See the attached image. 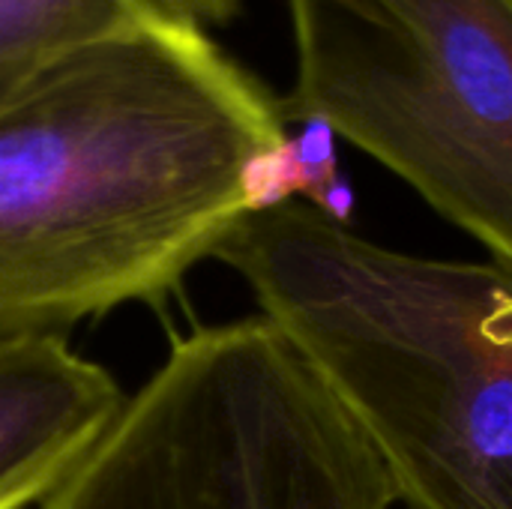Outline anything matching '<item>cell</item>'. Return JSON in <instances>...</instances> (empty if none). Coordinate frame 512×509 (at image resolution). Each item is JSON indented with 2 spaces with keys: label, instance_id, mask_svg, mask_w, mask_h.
Returning <instances> with one entry per match:
<instances>
[{
  "label": "cell",
  "instance_id": "1",
  "mask_svg": "<svg viewBox=\"0 0 512 509\" xmlns=\"http://www.w3.org/2000/svg\"><path fill=\"white\" fill-rule=\"evenodd\" d=\"M285 135L279 99L156 6L60 60L0 108V339L162 303Z\"/></svg>",
  "mask_w": 512,
  "mask_h": 509
},
{
  "label": "cell",
  "instance_id": "2",
  "mask_svg": "<svg viewBox=\"0 0 512 509\" xmlns=\"http://www.w3.org/2000/svg\"><path fill=\"white\" fill-rule=\"evenodd\" d=\"M240 273L414 509H512V270L393 252L306 201L240 216Z\"/></svg>",
  "mask_w": 512,
  "mask_h": 509
},
{
  "label": "cell",
  "instance_id": "3",
  "mask_svg": "<svg viewBox=\"0 0 512 509\" xmlns=\"http://www.w3.org/2000/svg\"><path fill=\"white\" fill-rule=\"evenodd\" d=\"M363 429L267 318L180 339L39 509H390Z\"/></svg>",
  "mask_w": 512,
  "mask_h": 509
},
{
  "label": "cell",
  "instance_id": "4",
  "mask_svg": "<svg viewBox=\"0 0 512 509\" xmlns=\"http://www.w3.org/2000/svg\"><path fill=\"white\" fill-rule=\"evenodd\" d=\"M285 123L324 120L512 270V0H288Z\"/></svg>",
  "mask_w": 512,
  "mask_h": 509
},
{
  "label": "cell",
  "instance_id": "5",
  "mask_svg": "<svg viewBox=\"0 0 512 509\" xmlns=\"http://www.w3.org/2000/svg\"><path fill=\"white\" fill-rule=\"evenodd\" d=\"M63 336L0 339V509L42 504L126 405Z\"/></svg>",
  "mask_w": 512,
  "mask_h": 509
},
{
  "label": "cell",
  "instance_id": "6",
  "mask_svg": "<svg viewBox=\"0 0 512 509\" xmlns=\"http://www.w3.org/2000/svg\"><path fill=\"white\" fill-rule=\"evenodd\" d=\"M150 0H0V108L78 48L138 21Z\"/></svg>",
  "mask_w": 512,
  "mask_h": 509
},
{
  "label": "cell",
  "instance_id": "7",
  "mask_svg": "<svg viewBox=\"0 0 512 509\" xmlns=\"http://www.w3.org/2000/svg\"><path fill=\"white\" fill-rule=\"evenodd\" d=\"M156 9H162L171 18L189 21L195 27H210V24H225L237 15L240 0H150Z\"/></svg>",
  "mask_w": 512,
  "mask_h": 509
}]
</instances>
